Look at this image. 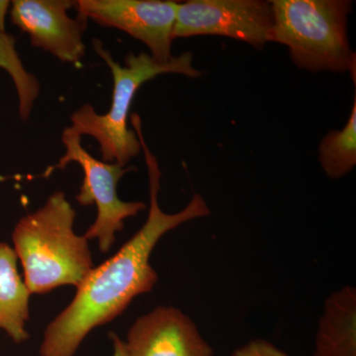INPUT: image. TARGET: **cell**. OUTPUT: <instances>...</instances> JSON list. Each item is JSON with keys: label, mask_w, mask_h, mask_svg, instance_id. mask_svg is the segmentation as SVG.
Here are the masks:
<instances>
[{"label": "cell", "mask_w": 356, "mask_h": 356, "mask_svg": "<svg viewBox=\"0 0 356 356\" xmlns=\"http://www.w3.org/2000/svg\"><path fill=\"white\" fill-rule=\"evenodd\" d=\"M109 337L112 341V346H113L112 356H128L123 339H121L115 332H110Z\"/></svg>", "instance_id": "obj_14"}, {"label": "cell", "mask_w": 356, "mask_h": 356, "mask_svg": "<svg viewBox=\"0 0 356 356\" xmlns=\"http://www.w3.org/2000/svg\"><path fill=\"white\" fill-rule=\"evenodd\" d=\"M318 161L325 175L339 179L356 165V98L350 118L343 130L331 131L318 146Z\"/></svg>", "instance_id": "obj_12"}, {"label": "cell", "mask_w": 356, "mask_h": 356, "mask_svg": "<svg viewBox=\"0 0 356 356\" xmlns=\"http://www.w3.org/2000/svg\"><path fill=\"white\" fill-rule=\"evenodd\" d=\"M74 3L67 0H15L11 4V19L29 35L33 46L62 62L79 64L86 54V22L67 14Z\"/></svg>", "instance_id": "obj_8"}, {"label": "cell", "mask_w": 356, "mask_h": 356, "mask_svg": "<svg viewBox=\"0 0 356 356\" xmlns=\"http://www.w3.org/2000/svg\"><path fill=\"white\" fill-rule=\"evenodd\" d=\"M315 356H356L355 288H341L325 300Z\"/></svg>", "instance_id": "obj_10"}, {"label": "cell", "mask_w": 356, "mask_h": 356, "mask_svg": "<svg viewBox=\"0 0 356 356\" xmlns=\"http://www.w3.org/2000/svg\"><path fill=\"white\" fill-rule=\"evenodd\" d=\"M273 30L270 1L191 0L177 3L172 40L210 35L238 40L261 50L273 42Z\"/></svg>", "instance_id": "obj_6"}, {"label": "cell", "mask_w": 356, "mask_h": 356, "mask_svg": "<svg viewBox=\"0 0 356 356\" xmlns=\"http://www.w3.org/2000/svg\"><path fill=\"white\" fill-rule=\"evenodd\" d=\"M131 123L140 143L149 175V206L147 221L120 250L89 271L64 310L49 323L40 344V356H74L96 327L122 315L131 302L151 292L159 276L149 259L159 241L184 222L207 217L210 209L200 194H194L184 210L163 212L159 205L161 173L158 159L145 140L140 117Z\"/></svg>", "instance_id": "obj_1"}, {"label": "cell", "mask_w": 356, "mask_h": 356, "mask_svg": "<svg viewBox=\"0 0 356 356\" xmlns=\"http://www.w3.org/2000/svg\"><path fill=\"white\" fill-rule=\"evenodd\" d=\"M177 3L163 0H77L79 18L116 28L143 42L149 55L161 64L175 58L172 54V30Z\"/></svg>", "instance_id": "obj_7"}, {"label": "cell", "mask_w": 356, "mask_h": 356, "mask_svg": "<svg viewBox=\"0 0 356 356\" xmlns=\"http://www.w3.org/2000/svg\"><path fill=\"white\" fill-rule=\"evenodd\" d=\"M273 42L289 49L300 69L350 72L355 81V53L348 37V0H273Z\"/></svg>", "instance_id": "obj_4"}, {"label": "cell", "mask_w": 356, "mask_h": 356, "mask_svg": "<svg viewBox=\"0 0 356 356\" xmlns=\"http://www.w3.org/2000/svg\"><path fill=\"white\" fill-rule=\"evenodd\" d=\"M65 152L56 165L47 168L43 177H49L56 170H65L70 163H76L83 170V181L76 195L81 206L95 205V222L83 234L88 241L96 240L103 254L108 252L116 242L117 233L123 231L128 218L136 217L147 205L142 201L121 200L117 193L119 181L134 166L109 163L96 159L81 145V136L65 129L62 136Z\"/></svg>", "instance_id": "obj_5"}, {"label": "cell", "mask_w": 356, "mask_h": 356, "mask_svg": "<svg viewBox=\"0 0 356 356\" xmlns=\"http://www.w3.org/2000/svg\"><path fill=\"white\" fill-rule=\"evenodd\" d=\"M76 218L64 192L57 191L14 227L13 248L31 294L76 288L95 267L89 241L74 231Z\"/></svg>", "instance_id": "obj_2"}, {"label": "cell", "mask_w": 356, "mask_h": 356, "mask_svg": "<svg viewBox=\"0 0 356 356\" xmlns=\"http://www.w3.org/2000/svg\"><path fill=\"white\" fill-rule=\"evenodd\" d=\"M233 356H290L276 348L273 343L262 339H254L238 348Z\"/></svg>", "instance_id": "obj_13"}, {"label": "cell", "mask_w": 356, "mask_h": 356, "mask_svg": "<svg viewBox=\"0 0 356 356\" xmlns=\"http://www.w3.org/2000/svg\"><path fill=\"white\" fill-rule=\"evenodd\" d=\"M128 356H214L197 327L172 306H159L131 325L125 341Z\"/></svg>", "instance_id": "obj_9"}, {"label": "cell", "mask_w": 356, "mask_h": 356, "mask_svg": "<svg viewBox=\"0 0 356 356\" xmlns=\"http://www.w3.org/2000/svg\"><path fill=\"white\" fill-rule=\"evenodd\" d=\"M18 259L13 248L0 243V331L14 343L29 339L30 293L18 271Z\"/></svg>", "instance_id": "obj_11"}, {"label": "cell", "mask_w": 356, "mask_h": 356, "mask_svg": "<svg viewBox=\"0 0 356 356\" xmlns=\"http://www.w3.org/2000/svg\"><path fill=\"white\" fill-rule=\"evenodd\" d=\"M92 44L95 53L111 70V106L106 113L98 114L92 105L84 104L72 115V126L67 129L79 136L95 138L99 144L102 161L127 166L142 151L135 131L128 127L131 105L140 86L161 74H177L195 79L203 74L193 67L191 51H184L166 64L156 62L149 54L136 55L130 51L125 58V67H122L100 40L93 39Z\"/></svg>", "instance_id": "obj_3"}]
</instances>
